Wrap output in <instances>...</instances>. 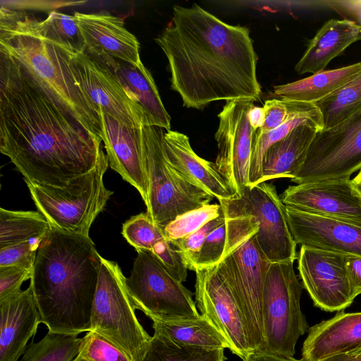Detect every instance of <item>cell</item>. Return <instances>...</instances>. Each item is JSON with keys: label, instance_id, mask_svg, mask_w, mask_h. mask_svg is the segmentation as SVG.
Here are the masks:
<instances>
[{"label": "cell", "instance_id": "1", "mask_svg": "<svg viewBox=\"0 0 361 361\" xmlns=\"http://www.w3.org/2000/svg\"><path fill=\"white\" fill-rule=\"evenodd\" d=\"M102 142L0 51V152L26 183L66 186L96 166Z\"/></svg>", "mask_w": 361, "mask_h": 361}, {"label": "cell", "instance_id": "2", "mask_svg": "<svg viewBox=\"0 0 361 361\" xmlns=\"http://www.w3.org/2000/svg\"><path fill=\"white\" fill-rule=\"evenodd\" d=\"M154 40L166 56L171 87L185 107L201 110L214 102L260 97L257 56L247 27L230 25L197 4L176 5Z\"/></svg>", "mask_w": 361, "mask_h": 361}, {"label": "cell", "instance_id": "3", "mask_svg": "<svg viewBox=\"0 0 361 361\" xmlns=\"http://www.w3.org/2000/svg\"><path fill=\"white\" fill-rule=\"evenodd\" d=\"M102 257L90 236L51 228L35 260L30 286L49 331H90Z\"/></svg>", "mask_w": 361, "mask_h": 361}, {"label": "cell", "instance_id": "4", "mask_svg": "<svg viewBox=\"0 0 361 361\" xmlns=\"http://www.w3.org/2000/svg\"><path fill=\"white\" fill-rule=\"evenodd\" d=\"M0 51L18 61L58 104L101 137L99 114L73 76L68 49L46 37L38 19L1 6Z\"/></svg>", "mask_w": 361, "mask_h": 361}, {"label": "cell", "instance_id": "5", "mask_svg": "<svg viewBox=\"0 0 361 361\" xmlns=\"http://www.w3.org/2000/svg\"><path fill=\"white\" fill-rule=\"evenodd\" d=\"M226 217L227 238L221 261L243 312L252 351L264 348L262 294L269 262L257 241V224L247 216Z\"/></svg>", "mask_w": 361, "mask_h": 361}, {"label": "cell", "instance_id": "6", "mask_svg": "<svg viewBox=\"0 0 361 361\" xmlns=\"http://www.w3.org/2000/svg\"><path fill=\"white\" fill-rule=\"evenodd\" d=\"M109 166L104 152L92 171L73 179L66 186L26 183L38 212L51 228L90 236L92 224L113 195L104 183Z\"/></svg>", "mask_w": 361, "mask_h": 361}, {"label": "cell", "instance_id": "7", "mask_svg": "<svg viewBox=\"0 0 361 361\" xmlns=\"http://www.w3.org/2000/svg\"><path fill=\"white\" fill-rule=\"evenodd\" d=\"M126 279L116 262L102 257L90 331L118 346L133 361H142L152 336L136 317Z\"/></svg>", "mask_w": 361, "mask_h": 361}, {"label": "cell", "instance_id": "8", "mask_svg": "<svg viewBox=\"0 0 361 361\" xmlns=\"http://www.w3.org/2000/svg\"><path fill=\"white\" fill-rule=\"evenodd\" d=\"M141 129L149 185L146 213L164 230L178 216L209 204L213 197L186 181L171 166L163 128L145 125Z\"/></svg>", "mask_w": 361, "mask_h": 361}, {"label": "cell", "instance_id": "9", "mask_svg": "<svg viewBox=\"0 0 361 361\" xmlns=\"http://www.w3.org/2000/svg\"><path fill=\"white\" fill-rule=\"evenodd\" d=\"M302 284L293 262L271 263L262 294L264 348L262 351L293 357L298 338L308 331L300 307Z\"/></svg>", "mask_w": 361, "mask_h": 361}, {"label": "cell", "instance_id": "10", "mask_svg": "<svg viewBox=\"0 0 361 361\" xmlns=\"http://www.w3.org/2000/svg\"><path fill=\"white\" fill-rule=\"evenodd\" d=\"M226 217L247 216L258 225L257 241L271 263L294 262L296 243L289 229L286 206L271 183L246 186L236 197L219 201Z\"/></svg>", "mask_w": 361, "mask_h": 361}, {"label": "cell", "instance_id": "11", "mask_svg": "<svg viewBox=\"0 0 361 361\" xmlns=\"http://www.w3.org/2000/svg\"><path fill=\"white\" fill-rule=\"evenodd\" d=\"M127 288L135 309L157 319L198 317L192 293L149 252L137 251Z\"/></svg>", "mask_w": 361, "mask_h": 361}, {"label": "cell", "instance_id": "12", "mask_svg": "<svg viewBox=\"0 0 361 361\" xmlns=\"http://www.w3.org/2000/svg\"><path fill=\"white\" fill-rule=\"evenodd\" d=\"M361 169V110L325 130L318 131L291 180L297 184L350 178Z\"/></svg>", "mask_w": 361, "mask_h": 361}, {"label": "cell", "instance_id": "13", "mask_svg": "<svg viewBox=\"0 0 361 361\" xmlns=\"http://www.w3.org/2000/svg\"><path fill=\"white\" fill-rule=\"evenodd\" d=\"M195 273V301L201 314L224 336L230 350L243 360L252 352L249 331L223 262Z\"/></svg>", "mask_w": 361, "mask_h": 361}, {"label": "cell", "instance_id": "14", "mask_svg": "<svg viewBox=\"0 0 361 361\" xmlns=\"http://www.w3.org/2000/svg\"><path fill=\"white\" fill-rule=\"evenodd\" d=\"M254 106L249 100L226 102L218 115L215 133L218 153L215 165L231 190L238 195L250 185L249 172L255 133L249 120Z\"/></svg>", "mask_w": 361, "mask_h": 361}, {"label": "cell", "instance_id": "15", "mask_svg": "<svg viewBox=\"0 0 361 361\" xmlns=\"http://www.w3.org/2000/svg\"><path fill=\"white\" fill-rule=\"evenodd\" d=\"M68 53L73 76L99 114L102 111L128 127L148 125L144 109L108 68L85 51Z\"/></svg>", "mask_w": 361, "mask_h": 361}, {"label": "cell", "instance_id": "16", "mask_svg": "<svg viewBox=\"0 0 361 361\" xmlns=\"http://www.w3.org/2000/svg\"><path fill=\"white\" fill-rule=\"evenodd\" d=\"M298 269L303 288L314 305L340 312L355 298L348 279L345 255L301 245Z\"/></svg>", "mask_w": 361, "mask_h": 361}, {"label": "cell", "instance_id": "17", "mask_svg": "<svg viewBox=\"0 0 361 361\" xmlns=\"http://www.w3.org/2000/svg\"><path fill=\"white\" fill-rule=\"evenodd\" d=\"M280 198L285 206L298 211L361 221V195L350 178L290 185Z\"/></svg>", "mask_w": 361, "mask_h": 361}, {"label": "cell", "instance_id": "18", "mask_svg": "<svg viewBox=\"0 0 361 361\" xmlns=\"http://www.w3.org/2000/svg\"><path fill=\"white\" fill-rule=\"evenodd\" d=\"M286 211L296 244L361 257V221L312 214L286 206Z\"/></svg>", "mask_w": 361, "mask_h": 361}, {"label": "cell", "instance_id": "19", "mask_svg": "<svg viewBox=\"0 0 361 361\" xmlns=\"http://www.w3.org/2000/svg\"><path fill=\"white\" fill-rule=\"evenodd\" d=\"M104 147L109 166L132 185L145 205L148 200V178L145 168L141 128L121 124L101 111L99 114Z\"/></svg>", "mask_w": 361, "mask_h": 361}, {"label": "cell", "instance_id": "20", "mask_svg": "<svg viewBox=\"0 0 361 361\" xmlns=\"http://www.w3.org/2000/svg\"><path fill=\"white\" fill-rule=\"evenodd\" d=\"M73 16L85 40V52L108 56L134 66L142 63L140 43L125 27L123 18L108 12H75Z\"/></svg>", "mask_w": 361, "mask_h": 361}, {"label": "cell", "instance_id": "21", "mask_svg": "<svg viewBox=\"0 0 361 361\" xmlns=\"http://www.w3.org/2000/svg\"><path fill=\"white\" fill-rule=\"evenodd\" d=\"M0 361H18L42 323L32 288L0 300Z\"/></svg>", "mask_w": 361, "mask_h": 361}, {"label": "cell", "instance_id": "22", "mask_svg": "<svg viewBox=\"0 0 361 361\" xmlns=\"http://www.w3.org/2000/svg\"><path fill=\"white\" fill-rule=\"evenodd\" d=\"M163 141L169 163L186 181L219 201L237 196L219 172L215 163L201 158L195 152L186 135L170 130L164 132Z\"/></svg>", "mask_w": 361, "mask_h": 361}, {"label": "cell", "instance_id": "23", "mask_svg": "<svg viewBox=\"0 0 361 361\" xmlns=\"http://www.w3.org/2000/svg\"><path fill=\"white\" fill-rule=\"evenodd\" d=\"M361 350V312H338L308 329L302 348L305 361H322Z\"/></svg>", "mask_w": 361, "mask_h": 361}, {"label": "cell", "instance_id": "24", "mask_svg": "<svg viewBox=\"0 0 361 361\" xmlns=\"http://www.w3.org/2000/svg\"><path fill=\"white\" fill-rule=\"evenodd\" d=\"M89 55L108 68L131 99L142 106L146 113L148 125L166 131L171 130V116L162 103L151 73L142 63L134 66L108 56Z\"/></svg>", "mask_w": 361, "mask_h": 361}, {"label": "cell", "instance_id": "25", "mask_svg": "<svg viewBox=\"0 0 361 361\" xmlns=\"http://www.w3.org/2000/svg\"><path fill=\"white\" fill-rule=\"evenodd\" d=\"M359 40H361L360 25L347 19H331L310 41L295 70L300 75L324 71L332 59Z\"/></svg>", "mask_w": 361, "mask_h": 361}, {"label": "cell", "instance_id": "26", "mask_svg": "<svg viewBox=\"0 0 361 361\" xmlns=\"http://www.w3.org/2000/svg\"><path fill=\"white\" fill-rule=\"evenodd\" d=\"M318 131L319 129L313 124H302L272 145L264 157L260 183L282 178L291 180Z\"/></svg>", "mask_w": 361, "mask_h": 361}, {"label": "cell", "instance_id": "27", "mask_svg": "<svg viewBox=\"0 0 361 361\" xmlns=\"http://www.w3.org/2000/svg\"><path fill=\"white\" fill-rule=\"evenodd\" d=\"M361 70V62L324 70L305 78L274 87V98L314 104L329 95Z\"/></svg>", "mask_w": 361, "mask_h": 361}, {"label": "cell", "instance_id": "28", "mask_svg": "<svg viewBox=\"0 0 361 361\" xmlns=\"http://www.w3.org/2000/svg\"><path fill=\"white\" fill-rule=\"evenodd\" d=\"M154 332L182 345L206 349L230 350V345L213 323L203 314L194 318L152 319Z\"/></svg>", "mask_w": 361, "mask_h": 361}, {"label": "cell", "instance_id": "29", "mask_svg": "<svg viewBox=\"0 0 361 361\" xmlns=\"http://www.w3.org/2000/svg\"><path fill=\"white\" fill-rule=\"evenodd\" d=\"M305 123L313 124L319 130H322V117L317 108L311 111L293 116L279 127L269 132L263 133L257 130L255 131L249 172L250 186L257 185L261 182L263 161L267 149L272 145L286 136L295 128Z\"/></svg>", "mask_w": 361, "mask_h": 361}, {"label": "cell", "instance_id": "30", "mask_svg": "<svg viewBox=\"0 0 361 361\" xmlns=\"http://www.w3.org/2000/svg\"><path fill=\"white\" fill-rule=\"evenodd\" d=\"M319 111L322 130H329L361 110V70L350 80L313 104Z\"/></svg>", "mask_w": 361, "mask_h": 361}, {"label": "cell", "instance_id": "31", "mask_svg": "<svg viewBox=\"0 0 361 361\" xmlns=\"http://www.w3.org/2000/svg\"><path fill=\"white\" fill-rule=\"evenodd\" d=\"M50 229L39 212L0 209V248L45 235Z\"/></svg>", "mask_w": 361, "mask_h": 361}, {"label": "cell", "instance_id": "32", "mask_svg": "<svg viewBox=\"0 0 361 361\" xmlns=\"http://www.w3.org/2000/svg\"><path fill=\"white\" fill-rule=\"evenodd\" d=\"M224 349H206L177 343L154 333L142 361H225Z\"/></svg>", "mask_w": 361, "mask_h": 361}, {"label": "cell", "instance_id": "33", "mask_svg": "<svg viewBox=\"0 0 361 361\" xmlns=\"http://www.w3.org/2000/svg\"><path fill=\"white\" fill-rule=\"evenodd\" d=\"M81 338L75 334L48 333L27 347L20 361H71L79 353Z\"/></svg>", "mask_w": 361, "mask_h": 361}, {"label": "cell", "instance_id": "34", "mask_svg": "<svg viewBox=\"0 0 361 361\" xmlns=\"http://www.w3.org/2000/svg\"><path fill=\"white\" fill-rule=\"evenodd\" d=\"M39 25L52 42L75 53L85 51V40L74 16L53 11L45 20H39Z\"/></svg>", "mask_w": 361, "mask_h": 361}, {"label": "cell", "instance_id": "35", "mask_svg": "<svg viewBox=\"0 0 361 361\" xmlns=\"http://www.w3.org/2000/svg\"><path fill=\"white\" fill-rule=\"evenodd\" d=\"M121 233L136 251L150 252L157 242L166 238L164 230L154 224L147 213L131 216L123 224Z\"/></svg>", "mask_w": 361, "mask_h": 361}, {"label": "cell", "instance_id": "36", "mask_svg": "<svg viewBox=\"0 0 361 361\" xmlns=\"http://www.w3.org/2000/svg\"><path fill=\"white\" fill-rule=\"evenodd\" d=\"M222 213L220 204H206L176 217L164 228L166 238L176 241L197 231Z\"/></svg>", "mask_w": 361, "mask_h": 361}, {"label": "cell", "instance_id": "37", "mask_svg": "<svg viewBox=\"0 0 361 361\" xmlns=\"http://www.w3.org/2000/svg\"><path fill=\"white\" fill-rule=\"evenodd\" d=\"M78 355L90 361H133L121 348L92 331L81 338Z\"/></svg>", "mask_w": 361, "mask_h": 361}, {"label": "cell", "instance_id": "38", "mask_svg": "<svg viewBox=\"0 0 361 361\" xmlns=\"http://www.w3.org/2000/svg\"><path fill=\"white\" fill-rule=\"evenodd\" d=\"M226 221L222 213L192 234L173 241L179 250L188 269L196 270L200 250L207 235Z\"/></svg>", "mask_w": 361, "mask_h": 361}, {"label": "cell", "instance_id": "39", "mask_svg": "<svg viewBox=\"0 0 361 361\" xmlns=\"http://www.w3.org/2000/svg\"><path fill=\"white\" fill-rule=\"evenodd\" d=\"M149 252L175 279L182 283L186 281L188 269L173 241L164 238Z\"/></svg>", "mask_w": 361, "mask_h": 361}, {"label": "cell", "instance_id": "40", "mask_svg": "<svg viewBox=\"0 0 361 361\" xmlns=\"http://www.w3.org/2000/svg\"><path fill=\"white\" fill-rule=\"evenodd\" d=\"M45 235L0 248V267L18 266L33 268L37 250Z\"/></svg>", "mask_w": 361, "mask_h": 361}, {"label": "cell", "instance_id": "41", "mask_svg": "<svg viewBox=\"0 0 361 361\" xmlns=\"http://www.w3.org/2000/svg\"><path fill=\"white\" fill-rule=\"evenodd\" d=\"M226 238L227 224L225 221L206 238L200 250L196 270L209 269L221 261Z\"/></svg>", "mask_w": 361, "mask_h": 361}, {"label": "cell", "instance_id": "42", "mask_svg": "<svg viewBox=\"0 0 361 361\" xmlns=\"http://www.w3.org/2000/svg\"><path fill=\"white\" fill-rule=\"evenodd\" d=\"M32 269L18 266L0 267V300L21 290L23 283L30 279Z\"/></svg>", "mask_w": 361, "mask_h": 361}, {"label": "cell", "instance_id": "43", "mask_svg": "<svg viewBox=\"0 0 361 361\" xmlns=\"http://www.w3.org/2000/svg\"><path fill=\"white\" fill-rule=\"evenodd\" d=\"M326 4L343 19L354 21L361 26V0L331 1Z\"/></svg>", "mask_w": 361, "mask_h": 361}, {"label": "cell", "instance_id": "44", "mask_svg": "<svg viewBox=\"0 0 361 361\" xmlns=\"http://www.w3.org/2000/svg\"><path fill=\"white\" fill-rule=\"evenodd\" d=\"M350 285L355 298L361 294V257L345 255Z\"/></svg>", "mask_w": 361, "mask_h": 361}, {"label": "cell", "instance_id": "45", "mask_svg": "<svg viewBox=\"0 0 361 361\" xmlns=\"http://www.w3.org/2000/svg\"><path fill=\"white\" fill-rule=\"evenodd\" d=\"M243 361H305L293 357H285L266 351H252L245 357Z\"/></svg>", "mask_w": 361, "mask_h": 361}, {"label": "cell", "instance_id": "46", "mask_svg": "<svg viewBox=\"0 0 361 361\" xmlns=\"http://www.w3.org/2000/svg\"><path fill=\"white\" fill-rule=\"evenodd\" d=\"M249 120L254 129L257 130L258 128H260L264 122L263 108L254 105L249 112Z\"/></svg>", "mask_w": 361, "mask_h": 361}, {"label": "cell", "instance_id": "47", "mask_svg": "<svg viewBox=\"0 0 361 361\" xmlns=\"http://www.w3.org/2000/svg\"><path fill=\"white\" fill-rule=\"evenodd\" d=\"M322 361H361V354L337 355Z\"/></svg>", "mask_w": 361, "mask_h": 361}, {"label": "cell", "instance_id": "48", "mask_svg": "<svg viewBox=\"0 0 361 361\" xmlns=\"http://www.w3.org/2000/svg\"><path fill=\"white\" fill-rule=\"evenodd\" d=\"M353 182L356 189L358 191H361V169L360 170L357 176L353 179Z\"/></svg>", "mask_w": 361, "mask_h": 361}, {"label": "cell", "instance_id": "49", "mask_svg": "<svg viewBox=\"0 0 361 361\" xmlns=\"http://www.w3.org/2000/svg\"><path fill=\"white\" fill-rule=\"evenodd\" d=\"M71 361H90V360H88L81 356H80L79 355H78L74 359H73Z\"/></svg>", "mask_w": 361, "mask_h": 361}, {"label": "cell", "instance_id": "50", "mask_svg": "<svg viewBox=\"0 0 361 361\" xmlns=\"http://www.w3.org/2000/svg\"><path fill=\"white\" fill-rule=\"evenodd\" d=\"M356 354H361V350L357 351V353H355L354 354H351V355H356Z\"/></svg>", "mask_w": 361, "mask_h": 361}, {"label": "cell", "instance_id": "51", "mask_svg": "<svg viewBox=\"0 0 361 361\" xmlns=\"http://www.w3.org/2000/svg\"><path fill=\"white\" fill-rule=\"evenodd\" d=\"M359 192H360V195H361V191H359Z\"/></svg>", "mask_w": 361, "mask_h": 361}]
</instances>
